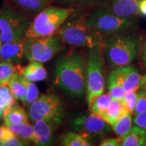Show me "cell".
<instances>
[{"label": "cell", "mask_w": 146, "mask_h": 146, "mask_svg": "<svg viewBox=\"0 0 146 146\" xmlns=\"http://www.w3.org/2000/svg\"><path fill=\"white\" fill-rule=\"evenodd\" d=\"M132 116L127 112L120 117L116 123L111 125L115 134L119 138H123L132 129Z\"/></svg>", "instance_id": "603a6c76"}, {"label": "cell", "mask_w": 146, "mask_h": 146, "mask_svg": "<svg viewBox=\"0 0 146 146\" xmlns=\"http://www.w3.org/2000/svg\"><path fill=\"white\" fill-rule=\"evenodd\" d=\"M21 78L27 87V94L23 104L26 106L31 105L39 98V89L33 82L29 81L24 77L21 74Z\"/></svg>", "instance_id": "484cf974"}, {"label": "cell", "mask_w": 146, "mask_h": 146, "mask_svg": "<svg viewBox=\"0 0 146 146\" xmlns=\"http://www.w3.org/2000/svg\"><path fill=\"white\" fill-rule=\"evenodd\" d=\"M141 0H112L110 11L115 15L130 18L139 13Z\"/></svg>", "instance_id": "5bb4252c"}, {"label": "cell", "mask_w": 146, "mask_h": 146, "mask_svg": "<svg viewBox=\"0 0 146 146\" xmlns=\"http://www.w3.org/2000/svg\"><path fill=\"white\" fill-rule=\"evenodd\" d=\"M68 1H89V0H68Z\"/></svg>", "instance_id": "f35d334b"}, {"label": "cell", "mask_w": 146, "mask_h": 146, "mask_svg": "<svg viewBox=\"0 0 146 146\" xmlns=\"http://www.w3.org/2000/svg\"><path fill=\"white\" fill-rule=\"evenodd\" d=\"M134 20L115 15L112 12L100 9L88 20L91 34H114L132 26Z\"/></svg>", "instance_id": "9c48e42d"}, {"label": "cell", "mask_w": 146, "mask_h": 146, "mask_svg": "<svg viewBox=\"0 0 146 146\" xmlns=\"http://www.w3.org/2000/svg\"><path fill=\"white\" fill-rule=\"evenodd\" d=\"M122 139L121 138H111L105 139L102 140L100 145L101 146H118L120 145Z\"/></svg>", "instance_id": "d6a6232c"}, {"label": "cell", "mask_w": 146, "mask_h": 146, "mask_svg": "<svg viewBox=\"0 0 146 146\" xmlns=\"http://www.w3.org/2000/svg\"><path fill=\"white\" fill-rule=\"evenodd\" d=\"M135 125L146 131V111L135 116L134 119Z\"/></svg>", "instance_id": "1f68e13d"}, {"label": "cell", "mask_w": 146, "mask_h": 146, "mask_svg": "<svg viewBox=\"0 0 146 146\" xmlns=\"http://www.w3.org/2000/svg\"><path fill=\"white\" fill-rule=\"evenodd\" d=\"M143 58L144 60V62H145V65H146V45H145L143 48Z\"/></svg>", "instance_id": "8d00e7d4"}, {"label": "cell", "mask_w": 146, "mask_h": 146, "mask_svg": "<svg viewBox=\"0 0 146 146\" xmlns=\"http://www.w3.org/2000/svg\"><path fill=\"white\" fill-rule=\"evenodd\" d=\"M104 64L101 47L95 44L89 47L86 66V92L89 108L95 98L104 91Z\"/></svg>", "instance_id": "3957f363"}, {"label": "cell", "mask_w": 146, "mask_h": 146, "mask_svg": "<svg viewBox=\"0 0 146 146\" xmlns=\"http://www.w3.org/2000/svg\"><path fill=\"white\" fill-rule=\"evenodd\" d=\"M56 84L73 97H81L86 91V67L83 58L78 53L66 54L57 62Z\"/></svg>", "instance_id": "6da1fadb"}, {"label": "cell", "mask_w": 146, "mask_h": 146, "mask_svg": "<svg viewBox=\"0 0 146 146\" xmlns=\"http://www.w3.org/2000/svg\"><path fill=\"white\" fill-rule=\"evenodd\" d=\"M3 116H4V110L0 108V120L3 118Z\"/></svg>", "instance_id": "74e56055"}, {"label": "cell", "mask_w": 146, "mask_h": 146, "mask_svg": "<svg viewBox=\"0 0 146 146\" xmlns=\"http://www.w3.org/2000/svg\"><path fill=\"white\" fill-rule=\"evenodd\" d=\"M16 98L13 96L9 88L8 85L0 86V108L3 110L15 104Z\"/></svg>", "instance_id": "4316f807"}, {"label": "cell", "mask_w": 146, "mask_h": 146, "mask_svg": "<svg viewBox=\"0 0 146 146\" xmlns=\"http://www.w3.org/2000/svg\"><path fill=\"white\" fill-rule=\"evenodd\" d=\"M23 68L20 65H15L12 62L2 60L0 62V86L8 85L14 74L21 72Z\"/></svg>", "instance_id": "d6986e66"}, {"label": "cell", "mask_w": 146, "mask_h": 146, "mask_svg": "<svg viewBox=\"0 0 146 146\" xmlns=\"http://www.w3.org/2000/svg\"><path fill=\"white\" fill-rule=\"evenodd\" d=\"M108 87L109 94L112 100H124L125 91L121 85L112 78H108Z\"/></svg>", "instance_id": "83f0119b"}, {"label": "cell", "mask_w": 146, "mask_h": 146, "mask_svg": "<svg viewBox=\"0 0 146 146\" xmlns=\"http://www.w3.org/2000/svg\"><path fill=\"white\" fill-rule=\"evenodd\" d=\"M60 143L64 146H89L92 145L90 140L79 134L66 132L60 137Z\"/></svg>", "instance_id": "7402d4cb"}, {"label": "cell", "mask_w": 146, "mask_h": 146, "mask_svg": "<svg viewBox=\"0 0 146 146\" xmlns=\"http://www.w3.org/2000/svg\"><path fill=\"white\" fill-rule=\"evenodd\" d=\"M21 8L29 12H39L50 2L51 0H13Z\"/></svg>", "instance_id": "d4e9b609"}, {"label": "cell", "mask_w": 146, "mask_h": 146, "mask_svg": "<svg viewBox=\"0 0 146 146\" xmlns=\"http://www.w3.org/2000/svg\"><path fill=\"white\" fill-rule=\"evenodd\" d=\"M21 72H17L8 84L11 93L16 100L24 102L27 94V87L21 78Z\"/></svg>", "instance_id": "44dd1931"}, {"label": "cell", "mask_w": 146, "mask_h": 146, "mask_svg": "<svg viewBox=\"0 0 146 146\" xmlns=\"http://www.w3.org/2000/svg\"><path fill=\"white\" fill-rule=\"evenodd\" d=\"M139 14L146 17V0H141L139 4Z\"/></svg>", "instance_id": "e575fe53"}, {"label": "cell", "mask_w": 146, "mask_h": 146, "mask_svg": "<svg viewBox=\"0 0 146 146\" xmlns=\"http://www.w3.org/2000/svg\"><path fill=\"white\" fill-rule=\"evenodd\" d=\"M137 42L129 35H116L110 38L106 45L105 54L110 64L118 67L129 65L137 58Z\"/></svg>", "instance_id": "277c9868"}, {"label": "cell", "mask_w": 146, "mask_h": 146, "mask_svg": "<svg viewBox=\"0 0 146 146\" xmlns=\"http://www.w3.org/2000/svg\"><path fill=\"white\" fill-rule=\"evenodd\" d=\"M146 131L138 126H134L127 135L122 138L121 146L145 145Z\"/></svg>", "instance_id": "e0dca14e"}, {"label": "cell", "mask_w": 146, "mask_h": 146, "mask_svg": "<svg viewBox=\"0 0 146 146\" xmlns=\"http://www.w3.org/2000/svg\"><path fill=\"white\" fill-rule=\"evenodd\" d=\"M5 125L28 123L29 116L23 108L14 104L4 110L3 116Z\"/></svg>", "instance_id": "ac0fdd59"}, {"label": "cell", "mask_w": 146, "mask_h": 146, "mask_svg": "<svg viewBox=\"0 0 146 146\" xmlns=\"http://www.w3.org/2000/svg\"><path fill=\"white\" fill-rule=\"evenodd\" d=\"M141 77L137 69L132 66L127 65L114 69L108 78H112L121 85L126 92L137 90Z\"/></svg>", "instance_id": "8fae6325"}, {"label": "cell", "mask_w": 146, "mask_h": 146, "mask_svg": "<svg viewBox=\"0 0 146 146\" xmlns=\"http://www.w3.org/2000/svg\"><path fill=\"white\" fill-rule=\"evenodd\" d=\"M127 112L123 100H112L102 118L111 126Z\"/></svg>", "instance_id": "2e32d148"}, {"label": "cell", "mask_w": 146, "mask_h": 146, "mask_svg": "<svg viewBox=\"0 0 146 146\" xmlns=\"http://www.w3.org/2000/svg\"><path fill=\"white\" fill-rule=\"evenodd\" d=\"M64 114L62 101L54 94L41 95L29 108V118L35 122L40 120H49L60 125Z\"/></svg>", "instance_id": "8992f818"}, {"label": "cell", "mask_w": 146, "mask_h": 146, "mask_svg": "<svg viewBox=\"0 0 146 146\" xmlns=\"http://www.w3.org/2000/svg\"><path fill=\"white\" fill-rule=\"evenodd\" d=\"M74 12L73 8L56 6L44 8L31 23L25 36L27 38H35L54 35Z\"/></svg>", "instance_id": "7a4b0ae2"}, {"label": "cell", "mask_w": 146, "mask_h": 146, "mask_svg": "<svg viewBox=\"0 0 146 146\" xmlns=\"http://www.w3.org/2000/svg\"><path fill=\"white\" fill-rule=\"evenodd\" d=\"M58 126L54 122L40 120L35 121L33 131L36 145L46 146L51 145L54 139L56 127Z\"/></svg>", "instance_id": "4fadbf2b"}, {"label": "cell", "mask_w": 146, "mask_h": 146, "mask_svg": "<svg viewBox=\"0 0 146 146\" xmlns=\"http://www.w3.org/2000/svg\"><path fill=\"white\" fill-rule=\"evenodd\" d=\"M31 22L26 16L10 7L0 10V39L2 43L16 41L25 36Z\"/></svg>", "instance_id": "52a82bcc"}, {"label": "cell", "mask_w": 146, "mask_h": 146, "mask_svg": "<svg viewBox=\"0 0 146 146\" xmlns=\"http://www.w3.org/2000/svg\"><path fill=\"white\" fill-rule=\"evenodd\" d=\"M29 141L18 136L12 131L3 141L1 146H25L29 145Z\"/></svg>", "instance_id": "f546056e"}, {"label": "cell", "mask_w": 146, "mask_h": 146, "mask_svg": "<svg viewBox=\"0 0 146 146\" xmlns=\"http://www.w3.org/2000/svg\"><path fill=\"white\" fill-rule=\"evenodd\" d=\"M11 133H12V131L10 129H9L6 125H0V146H1L3 141H4L5 139Z\"/></svg>", "instance_id": "836d02e7"}, {"label": "cell", "mask_w": 146, "mask_h": 146, "mask_svg": "<svg viewBox=\"0 0 146 146\" xmlns=\"http://www.w3.org/2000/svg\"><path fill=\"white\" fill-rule=\"evenodd\" d=\"M137 94V102L133 112L135 116L146 111V89H141Z\"/></svg>", "instance_id": "4dcf8cb0"}, {"label": "cell", "mask_w": 146, "mask_h": 146, "mask_svg": "<svg viewBox=\"0 0 146 146\" xmlns=\"http://www.w3.org/2000/svg\"><path fill=\"white\" fill-rule=\"evenodd\" d=\"M139 89H146V74L141 77V79L139 83Z\"/></svg>", "instance_id": "d590c367"}, {"label": "cell", "mask_w": 146, "mask_h": 146, "mask_svg": "<svg viewBox=\"0 0 146 146\" xmlns=\"http://www.w3.org/2000/svg\"><path fill=\"white\" fill-rule=\"evenodd\" d=\"M112 100V98L109 94H102L95 98L89 109L91 112L102 117L108 108Z\"/></svg>", "instance_id": "cb8c5ba5"}, {"label": "cell", "mask_w": 146, "mask_h": 146, "mask_svg": "<svg viewBox=\"0 0 146 146\" xmlns=\"http://www.w3.org/2000/svg\"><path fill=\"white\" fill-rule=\"evenodd\" d=\"M71 128L89 140L102 137L111 131L110 125L103 118L93 112L76 117L72 121Z\"/></svg>", "instance_id": "30bf717a"}, {"label": "cell", "mask_w": 146, "mask_h": 146, "mask_svg": "<svg viewBox=\"0 0 146 146\" xmlns=\"http://www.w3.org/2000/svg\"><path fill=\"white\" fill-rule=\"evenodd\" d=\"M26 36L8 43H1L0 46V58L13 63H19L25 56Z\"/></svg>", "instance_id": "7c38bea8"}, {"label": "cell", "mask_w": 146, "mask_h": 146, "mask_svg": "<svg viewBox=\"0 0 146 146\" xmlns=\"http://www.w3.org/2000/svg\"><path fill=\"white\" fill-rule=\"evenodd\" d=\"M5 125L18 136L29 141H32L34 143H35L33 126L30 125L29 122L20 124H8Z\"/></svg>", "instance_id": "ffe728a7"}, {"label": "cell", "mask_w": 146, "mask_h": 146, "mask_svg": "<svg viewBox=\"0 0 146 146\" xmlns=\"http://www.w3.org/2000/svg\"><path fill=\"white\" fill-rule=\"evenodd\" d=\"M59 38L50 35L35 38H26L25 48V58L29 62H47L61 50Z\"/></svg>", "instance_id": "ba28073f"}, {"label": "cell", "mask_w": 146, "mask_h": 146, "mask_svg": "<svg viewBox=\"0 0 146 146\" xmlns=\"http://www.w3.org/2000/svg\"><path fill=\"white\" fill-rule=\"evenodd\" d=\"M57 33L66 44L76 47H91L97 43L88 27V21L82 15H73L66 21Z\"/></svg>", "instance_id": "5b68a950"}, {"label": "cell", "mask_w": 146, "mask_h": 146, "mask_svg": "<svg viewBox=\"0 0 146 146\" xmlns=\"http://www.w3.org/2000/svg\"><path fill=\"white\" fill-rule=\"evenodd\" d=\"M1 43H1V39H0V46H1Z\"/></svg>", "instance_id": "ab89813d"}, {"label": "cell", "mask_w": 146, "mask_h": 146, "mask_svg": "<svg viewBox=\"0 0 146 146\" xmlns=\"http://www.w3.org/2000/svg\"><path fill=\"white\" fill-rule=\"evenodd\" d=\"M145 145H146V143H145Z\"/></svg>", "instance_id": "60d3db41"}, {"label": "cell", "mask_w": 146, "mask_h": 146, "mask_svg": "<svg viewBox=\"0 0 146 146\" xmlns=\"http://www.w3.org/2000/svg\"><path fill=\"white\" fill-rule=\"evenodd\" d=\"M21 74L27 80L31 82H38L45 80L47 76V72L43 63L36 61H31L24 67L21 70Z\"/></svg>", "instance_id": "9a60e30c"}, {"label": "cell", "mask_w": 146, "mask_h": 146, "mask_svg": "<svg viewBox=\"0 0 146 146\" xmlns=\"http://www.w3.org/2000/svg\"><path fill=\"white\" fill-rule=\"evenodd\" d=\"M145 45H146V43H145Z\"/></svg>", "instance_id": "b9f144b4"}, {"label": "cell", "mask_w": 146, "mask_h": 146, "mask_svg": "<svg viewBox=\"0 0 146 146\" xmlns=\"http://www.w3.org/2000/svg\"><path fill=\"white\" fill-rule=\"evenodd\" d=\"M137 98L138 94L136 92V91H129L125 92L123 101L127 110L131 114L133 113L135 108Z\"/></svg>", "instance_id": "f1b7e54d"}]
</instances>
